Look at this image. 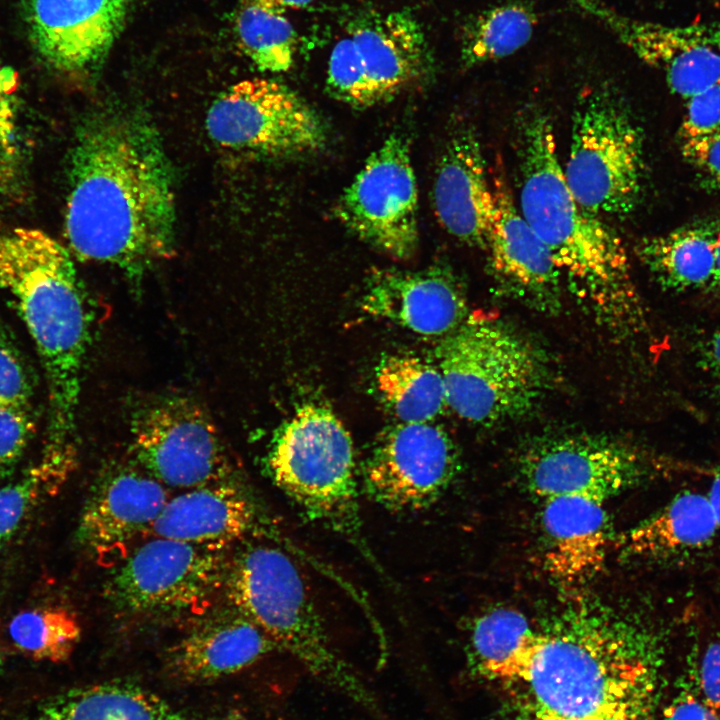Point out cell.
Returning <instances> with one entry per match:
<instances>
[{
  "instance_id": "obj_35",
  "label": "cell",
  "mask_w": 720,
  "mask_h": 720,
  "mask_svg": "<svg viewBox=\"0 0 720 720\" xmlns=\"http://www.w3.org/2000/svg\"><path fill=\"white\" fill-rule=\"evenodd\" d=\"M329 95L355 108L372 106L369 83L352 39L347 36L333 47L326 79Z\"/></svg>"
},
{
  "instance_id": "obj_6",
  "label": "cell",
  "mask_w": 720,
  "mask_h": 720,
  "mask_svg": "<svg viewBox=\"0 0 720 720\" xmlns=\"http://www.w3.org/2000/svg\"><path fill=\"white\" fill-rule=\"evenodd\" d=\"M448 406L463 419L491 426L527 415L544 398V355L505 325L468 316L434 352Z\"/></svg>"
},
{
  "instance_id": "obj_7",
  "label": "cell",
  "mask_w": 720,
  "mask_h": 720,
  "mask_svg": "<svg viewBox=\"0 0 720 720\" xmlns=\"http://www.w3.org/2000/svg\"><path fill=\"white\" fill-rule=\"evenodd\" d=\"M267 468L308 518L347 535L358 532L353 442L329 407L305 403L297 408L275 433Z\"/></svg>"
},
{
  "instance_id": "obj_2",
  "label": "cell",
  "mask_w": 720,
  "mask_h": 720,
  "mask_svg": "<svg viewBox=\"0 0 720 720\" xmlns=\"http://www.w3.org/2000/svg\"><path fill=\"white\" fill-rule=\"evenodd\" d=\"M665 658L664 634L639 621L534 628L498 683L502 720H657Z\"/></svg>"
},
{
  "instance_id": "obj_28",
  "label": "cell",
  "mask_w": 720,
  "mask_h": 720,
  "mask_svg": "<svg viewBox=\"0 0 720 720\" xmlns=\"http://www.w3.org/2000/svg\"><path fill=\"white\" fill-rule=\"evenodd\" d=\"M377 389L403 423H427L449 407L437 366L408 353L385 355L375 372Z\"/></svg>"
},
{
  "instance_id": "obj_23",
  "label": "cell",
  "mask_w": 720,
  "mask_h": 720,
  "mask_svg": "<svg viewBox=\"0 0 720 720\" xmlns=\"http://www.w3.org/2000/svg\"><path fill=\"white\" fill-rule=\"evenodd\" d=\"M256 521V508L236 478L169 498L150 529L163 537L223 550L242 540Z\"/></svg>"
},
{
  "instance_id": "obj_41",
  "label": "cell",
  "mask_w": 720,
  "mask_h": 720,
  "mask_svg": "<svg viewBox=\"0 0 720 720\" xmlns=\"http://www.w3.org/2000/svg\"><path fill=\"white\" fill-rule=\"evenodd\" d=\"M698 682L705 700L720 713V630L698 655Z\"/></svg>"
},
{
  "instance_id": "obj_10",
  "label": "cell",
  "mask_w": 720,
  "mask_h": 720,
  "mask_svg": "<svg viewBox=\"0 0 720 720\" xmlns=\"http://www.w3.org/2000/svg\"><path fill=\"white\" fill-rule=\"evenodd\" d=\"M130 426L136 460L165 486L191 489L236 478L217 426L191 397L149 400L133 413Z\"/></svg>"
},
{
  "instance_id": "obj_12",
  "label": "cell",
  "mask_w": 720,
  "mask_h": 720,
  "mask_svg": "<svg viewBox=\"0 0 720 720\" xmlns=\"http://www.w3.org/2000/svg\"><path fill=\"white\" fill-rule=\"evenodd\" d=\"M206 129L222 147L267 156L317 151L327 136L303 98L265 78L245 79L223 91L208 110Z\"/></svg>"
},
{
  "instance_id": "obj_4",
  "label": "cell",
  "mask_w": 720,
  "mask_h": 720,
  "mask_svg": "<svg viewBox=\"0 0 720 720\" xmlns=\"http://www.w3.org/2000/svg\"><path fill=\"white\" fill-rule=\"evenodd\" d=\"M0 288L15 299L44 369L49 407L45 447L77 453L89 318L71 254L40 229L0 228Z\"/></svg>"
},
{
  "instance_id": "obj_26",
  "label": "cell",
  "mask_w": 720,
  "mask_h": 720,
  "mask_svg": "<svg viewBox=\"0 0 720 720\" xmlns=\"http://www.w3.org/2000/svg\"><path fill=\"white\" fill-rule=\"evenodd\" d=\"M37 720H243L240 716L178 705L128 680H108L63 692Z\"/></svg>"
},
{
  "instance_id": "obj_46",
  "label": "cell",
  "mask_w": 720,
  "mask_h": 720,
  "mask_svg": "<svg viewBox=\"0 0 720 720\" xmlns=\"http://www.w3.org/2000/svg\"><path fill=\"white\" fill-rule=\"evenodd\" d=\"M2 666H3V660H2V655H1V652H0V671H1V669H2Z\"/></svg>"
},
{
  "instance_id": "obj_1",
  "label": "cell",
  "mask_w": 720,
  "mask_h": 720,
  "mask_svg": "<svg viewBox=\"0 0 720 720\" xmlns=\"http://www.w3.org/2000/svg\"><path fill=\"white\" fill-rule=\"evenodd\" d=\"M174 174L143 113L110 108L83 119L68 163L65 235L79 258L142 273L174 251Z\"/></svg>"
},
{
  "instance_id": "obj_42",
  "label": "cell",
  "mask_w": 720,
  "mask_h": 720,
  "mask_svg": "<svg viewBox=\"0 0 720 720\" xmlns=\"http://www.w3.org/2000/svg\"><path fill=\"white\" fill-rule=\"evenodd\" d=\"M702 367L720 383V330L713 332L700 349Z\"/></svg>"
},
{
  "instance_id": "obj_11",
  "label": "cell",
  "mask_w": 720,
  "mask_h": 720,
  "mask_svg": "<svg viewBox=\"0 0 720 720\" xmlns=\"http://www.w3.org/2000/svg\"><path fill=\"white\" fill-rule=\"evenodd\" d=\"M518 470L526 488L539 498L580 494L604 502L664 472L639 449L589 434L534 440L521 453Z\"/></svg>"
},
{
  "instance_id": "obj_25",
  "label": "cell",
  "mask_w": 720,
  "mask_h": 720,
  "mask_svg": "<svg viewBox=\"0 0 720 720\" xmlns=\"http://www.w3.org/2000/svg\"><path fill=\"white\" fill-rule=\"evenodd\" d=\"M719 530L706 493L685 490L623 533L616 549L628 558L681 561L707 549Z\"/></svg>"
},
{
  "instance_id": "obj_34",
  "label": "cell",
  "mask_w": 720,
  "mask_h": 720,
  "mask_svg": "<svg viewBox=\"0 0 720 720\" xmlns=\"http://www.w3.org/2000/svg\"><path fill=\"white\" fill-rule=\"evenodd\" d=\"M17 73L0 63V192L19 196L25 183Z\"/></svg>"
},
{
  "instance_id": "obj_38",
  "label": "cell",
  "mask_w": 720,
  "mask_h": 720,
  "mask_svg": "<svg viewBox=\"0 0 720 720\" xmlns=\"http://www.w3.org/2000/svg\"><path fill=\"white\" fill-rule=\"evenodd\" d=\"M30 411L0 405V479L12 474L32 436Z\"/></svg>"
},
{
  "instance_id": "obj_21",
  "label": "cell",
  "mask_w": 720,
  "mask_h": 720,
  "mask_svg": "<svg viewBox=\"0 0 720 720\" xmlns=\"http://www.w3.org/2000/svg\"><path fill=\"white\" fill-rule=\"evenodd\" d=\"M372 106L386 102L431 72L432 58L421 26L405 11L365 14L350 24Z\"/></svg>"
},
{
  "instance_id": "obj_29",
  "label": "cell",
  "mask_w": 720,
  "mask_h": 720,
  "mask_svg": "<svg viewBox=\"0 0 720 720\" xmlns=\"http://www.w3.org/2000/svg\"><path fill=\"white\" fill-rule=\"evenodd\" d=\"M538 16L532 3L502 2L484 9L465 24L461 64L473 68L513 55L532 38Z\"/></svg>"
},
{
  "instance_id": "obj_20",
  "label": "cell",
  "mask_w": 720,
  "mask_h": 720,
  "mask_svg": "<svg viewBox=\"0 0 720 720\" xmlns=\"http://www.w3.org/2000/svg\"><path fill=\"white\" fill-rule=\"evenodd\" d=\"M433 205L441 226L470 247L485 250L493 210L492 186L476 130L459 124L449 133L433 182Z\"/></svg>"
},
{
  "instance_id": "obj_14",
  "label": "cell",
  "mask_w": 720,
  "mask_h": 720,
  "mask_svg": "<svg viewBox=\"0 0 720 720\" xmlns=\"http://www.w3.org/2000/svg\"><path fill=\"white\" fill-rule=\"evenodd\" d=\"M458 464L455 444L442 427L400 422L374 444L364 466L365 490L389 510L424 509L445 492Z\"/></svg>"
},
{
  "instance_id": "obj_40",
  "label": "cell",
  "mask_w": 720,
  "mask_h": 720,
  "mask_svg": "<svg viewBox=\"0 0 720 720\" xmlns=\"http://www.w3.org/2000/svg\"><path fill=\"white\" fill-rule=\"evenodd\" d=\"M681 153L695 170L701 184L720 194V132L681 141Z\"/></svg>"
},
{
  "instance_id": "obj_18",
  "label": "cell",
  "mask_w": 720,
  "mask_h": 720,
  "mask_svg": "<svg viewBox=\"0 0 720 720\" xmlns=\"http://www.w3.org/2000/svg\"><path fill=\"white\" fill-rule=\"evenodd\" d=\"M493 210L486 248L501 288L538 312L561 308V273L549 250L521 214L502 176L491 183Z\"/></svg>"
},
{
  "instance_id": "obj_33",
  "label": "cell",
  "mask_w": 720,
  "mask_h": 720,
  "mask_svg": "<svg viewBox=\"0 0 720 720\" xmlns=\"http://www.w3.org/2000/svg\"><path fill=\"white\" fill-rule=\"evenodd\" d=\"M73 468L42 452L38 463L0 488V549L11 539L32 508L54 494Z\"/></svg>"
},
{
  "instance_id": "obj_24",
  "label": "cell",
  "mask_w": 720,
  "mask_h": 720,
  "mask_svg": "<svg viewBox=\"0 0 720 720\" xmlns=\"http://www.w3.org/2000/svg\"><path fill=\"white\" fill-rule=\"evenodd\" d=\"M543 504L548 571L570 584L580 583L598 573L610 542L604 501L586 495L564 494L543 499Z\"/></svg>"
},
{
  "instance_id": "obj_15",
  "label": "cell",
  "mask_w": 720,
  "mask_h": 720,
  "mask_svg": "<svg viewBox=\"0 0 720 720\" xmlns=\"http://www.w3.org/2000/svg\"><path fill=\"white\" fill-rule=\"evenodd\" d=\"M645 64L683 101L720 81V20L668 25L627 16L600 0H570Z\"/></svg>"
},
{
  "instance_id": "obj_27",
  "label": "cell",
  "mask_w": 720,
  "mask_h": 720,
  "mask_svg": "<svg viewBox=\"0 0 720 720\" xmlns=\"http://www.w3.org/2000/svg\"><path fill=\"white\" fill-rule=\"evenodd\" d=\"M718 230L685 226L642 240L638 255L662 287L682 292L714 282Z\"/></svg>"
},
{
  "instance_id": "obj_30",
  "label": "cell",
  "mask_w": 720,
  "mask_h": 720,
  "mask_svg": "<svg viewBox=\"0 0 720 720\" xmlns=\"http://www.w3.org/2000/svg\"><path fill=\"white\" fill-rule=\"evenodd\" d=\"M234 31L242 52L262 71H288L294 62L297 34L282 12L256 0H240Z\"/></svg>"
},
{
  "instance_id": "obj_37",
  "label": "cell",
  "mask_w": 720,
  "mask_h": 720,
  "mask_svg": "<svg viewBox=\"0 0 720 720\" xmlns=\"http://www.w3.org/2000/svg\"><path fill=\"white\" fill-rule=\"evenodd\" d=\"M32 388L16 348L0 326V405L30 411Z\"/></svg>"
},
{
  "instance_id": "obj_44",
  "label": "cell",
  "mask_w": 720,
  "mask_h": 720,
  "mask_svg": "<svg viewBox=\"0 0 720 720\" xmlns=\"http://www.w3.org/2000/svg\"><path fill=\"white\" fill-rule=\"evenodd\" d=\"M259 3L284 13L287 8H302L310 4L313 0H256Z\"/></svg>"
},
{
  "instance_id": "obj_5",
  "label": "cell",
  "mask_w": 720,
  "mask_h": 720,
  "mask_svg": "<svg viewBox=\"0 0 720 720\" xmlns=\"http://www.w3.org/2000/svg\"><path fill=\"white\" fill-rule=\"evenodd\" d=\"M222 592L232 606L317 680L369 710L374 694L332 643L304 579L281 549L247 543L227 560Z\"/></svg>"
},
{
  "instance_id": "obj_3",
  "label": "cell",
  "mask_w": 720,
  "mask_h": 720,
  "mask_svg": "<svg viewBox=\"0 0 720 720\" xmlns=\"http://www.w3.org/2000/svg\"><path fill=\"white\" fill-rule=\"evenodd\" d=\"M518 208L549 250L562 280L600 327L626 340L645 326L625 246L603 218L572 193L560 165L553 127L527 106L516 119Z\"/></svg>"
},
{
  "instance_id": "obj_31",
  "label": "cell",
  "mask_w": 720,
  "mask_h": 720,
  "mask_svg": "<svg viewBox=\"0 0 720 720\" xmlns=\"http://www.w3.org/2000/svg\"><path fill=\"white\" fill-rule=\"evenodd\" d=\"M534 627L519 611L498 608L479 617L470 635L472 666L483 678L498 684Z\"/></svg>"
},
{
  "instance_id": "obj_39",
  "label": "cell",
  "mask_w": 720,
  "mask_h": 720,
  "mask_svg": "<svg viewBox=\"0 0 720 720\" xmlns=\"http://www.w3.org/2000/svg\"><path fill=\"white\" fill-rule=\"evenodd\" d=\"M684 106L681 141L720 132V81L684 101Z\"/></svg>"
},
{
  "instance_id": "obj_17",
  "label": "cell",
  "mask_w": 720,
  "mask_h": 720,
  "mask_svg": "<svg viewBox=\"0 0 720 720\" xmlns=\"http://www.w3.org/2000/svg\"><path fill=\"white\" fill-rule=\"evenodd\" d=\"M360 308L373 318L440 338L469 316L462 282L444 265L420 270L375 269L365 281Z\"/></svg>"
},
{
  "instance_id": "obj_13",
  "label": "cell",
  "mask_w": 720,
  "mask_h": 720,
  "mask_svg": "<svg viewBox=\"0 0 720 720\" xmlns=\"http://www.w3.org/2000/svg\"><path fill=\"white\" fill-rule=\"evenodd\" d=\"M337 218L358 238L397 260L419 242L418 189L408 141L390 135L339 197Z\"/></svg>"
},
{
  "instance_id": "obj_16",
  "label": "cell",
  "mask_w": 720,
  "mask_h": 720,
  "mask_svg": "<svg viewBox=\"0 0 720 720\" xmlns=\"http://www.w3.org/2000/svg\"><path fill=\"white\" fill-rule=\"evenodd\" d=\"M131 0H20L28 40L50 69H97L122 32Z\"/></svg>"
},
{
  "instance_id": "obj_45",
  "label": "cell",
  "mask_w": 720,
  "mask_h": 720,
  "mask_svg": "<svg viewBox=\"0 0 720 720\" xmlns=\"http://www.w3.org/2000/svg\"><path fill=\"white\" fill-rule=\"evenodd\" d=\"M716 271L714 283L720 285V230L717 231L715 243Z\"/></svg>"
},
{
  "instance_id": "obj_8",
  "label": "cell",
  "mask_w": 720,
  "mask_h": 720,
  "mask_svg": "<svg viewBox=\"0 0 720 720\" xmlns=\"http://www.w3.org/2000/svg\"><path fill=\"white\" fill-rule=\"evenodd\" d=\"M563 170L589 212L620 218L636 209L645 177L643 134L612 86L599 84L579 95Z\"/></svg>"
},
{
  "instance_id": "obj_19",
  "label": "cell",
  "mask_w": 720,
  "mask_h": 720,
  "mask_svg": "<svg viewBox=\"0 0 720 720\" xmlns=\"http://www.w3.org/2000/svg\"><path fill=\"white\" fill-rule=\"evenodd\" d=\"M168 500L165 485L144 469L110 467L90 492L80 516L78 539L100 560H121L126 546L151 527Z\"/></svg>"
},
{
  "instance_id": "obj_43",
  "label": "cell",
  "mask_w": 720,
  "mask_h": 720,
  "mask_svg": "<svg viewBox=\"0 0 720 720\" xmlns=\"http://www.w3.org/2000/svg\"><path fill=\"white\" fill-rule=\"evenodd\" d=\"M720 526V467L714 471L706 493Z\"/></svg>"
},
{
  "instance_id": "obj_9",
  "label": "cell",
  "mask_w": 720,
  "mask_h": 720,
  "mask_svg": "<svg viewBox=\"0 0 720 720\" xmlns=\"http://www.w3.org/2000/svg\"><path fill=\"white\" fill-rule=\"evenodd\" d=\"M226 565L222 550L156 537L120 560L105 595L128 615L194 612L222 591Z\"/></svg>"
},
{
  "instance_id": "obj_36",
  "label": "cell",
  "mask_w": 720,
  "mask_h": 720,
  "mask_svg": "<svg viewBox=\"0 0 720 720\" xmlns=\"http://www.w3.org/2000/svg\"><path fill=\"white\" fill-rule=\"evenodd\" d=\"M698 649L688 655L686 666L675 682L672 696L662 711V720H720V713L703 697L698 682Z\"/></svg>"
},
{
  "instance_id": "obj_22",
  "label": "cell",
  "mask_w": 720,
  "mask_h": 720,
  "mask_svg": "<svg viewBox=\"0 0 720 720\" xmlns=\"http://www.w3.org/2000/svg\"><path fill=\"white\" fill-rule=\"evenodd\" d=\"M205 618L167 654L169 673L187 683H209L236 674L278 650L249 618L233 608Z\"/></svg>"
},
{
  "instance_id": "obj_32",
  "label": "cell",
  "mask_w": 720,
  "mask_h": 720,
  "mask_svg": "<svg viewBox=\"0 0 720 720\" xmlns=\"http://www.w3.org/2000/svg\"><path fill=\"white\" fill-rule=\"evenodd\" d=\"M14 645L37 661L67 660L80 639L76 617L61 607L37 608L15 615L9 624Z\"/></svg>"
}]
</instances>
